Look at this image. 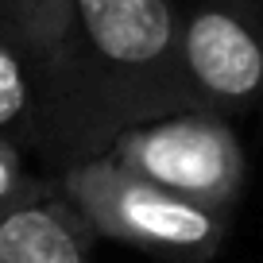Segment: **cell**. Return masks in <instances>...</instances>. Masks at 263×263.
Instances as JSON below:
<instances>
[{
	"instance_id": "cell-3",
	"label": "cell",
	"mask_w": 263,
	"mask_h": 263,
	"mask_svg": "<svg viewBox=\"0 0 263 263\" xmlns=\"http://www.w3.org/2000/svg\"><path fill=\"white\" fill-rule=\"evenodd\" d=\"M101 159L194 205L221 213L236 209V197L248 178V155L232 120L201 108L124 132Z\"/></svg>"
},
{
	"instance_id": "cell-1",
	"label": "cell",
	"mask_w": 263,
	"mask_h": 263,
	"mask_svg": "<svg viewBox=\"0 0 263 263\" xmlns=\"http://www.w3.org/2000/svg\"><path fill=\"white\" fill-rule=\"evenodd\" d=\"M171 0H74L62 43L43 58L39 159L89 163L124 132L190 112Z\"/></svg>"
},
{
	"instance_id": "cell-2",
	"label": "cell",
	"mask_w": 263,
	"mask_h": 263,
	"mask_svg": "<svg viewBox=\"0 0 263 263\" xmlns=\"http://www.w3.org/2000/svg\"><path fill=\"white\" fill-rule=\"evenodd\" d=\"M50 186L82 213L97 240L128 244L163 263H209L232 229V213L194 205L101 155L58 171Z\"/></svg>"
},
{
	"instance_id": "cell-8",
	"label": "cell",
	"mask_w": 263,
	"mask_h": 263,
	"mask_svg": "<svg viewBox=\"0 0 263 263\" xmlns=\"http://www.w3.org/2000/svg\"><path fill=\"white\" fill-rule=\"evenodd\" d=\"M50 190V178H39V174L27 171L24 151L12 140L0 136V221L12 213V209L27 205L35 197H43Z\"/></svg>"
},
{
	"instance_id": "cell-5",
	"label": "cell",
	"mask_w": 263,
	"mask_h": 263,
	"mask_svg": "<svg viewBox=\"0 0 263 263\" xmlns=\"http://www.w3.org/2000/svg\"><path fill=\"white\" fill-rule=\"evenodd\" d=\"M93 229L54 186L0 221V263H93Z\"/></svg>"
},
{
	"instance_id": "cell-6",
	"label": "cell",
	"mask_w": 263,
	"mask_h": 263,
	"mask_svg": "<svg viewBox=\"0 0 263 263\" xmlns=\"http://www.w3.org/2000/svg\"><path fill=\"white\" fill-rule=\"evenodd\" d=\"M43 116V54L0 24V136L35 151Z\"/></svg>"
},
{
	"instance_id": "cell-7",
	"label": "cell",
	"mask_w": 263,
	"mask_h": 263,
	"mask_svg": "<svg viewBox=\"0 0 263 263\" xmlns=\"http://www.w3.org/2000/svg\"><path fill=\"white\" fill-rule=\"evenodd\" d=\"M74 0H0V24L43 58L62 43Z\"/></svg>"
},
{
	"instance_id": "cell-4",
	"label": "cell",
	"mask_w": 263,
	"mask_h": 263,
	"mask_svg": "<svg viewBox=\"0 0 263 263\" xmlns=\"http://www.w3.org/2000/svg\"><path fill=\"white\" fill-rule=\"evenodd\" d=\"M190 108L236 116L263 105V16L244 0H201L178 20Z\"/></svg>"
}]
</instances>
